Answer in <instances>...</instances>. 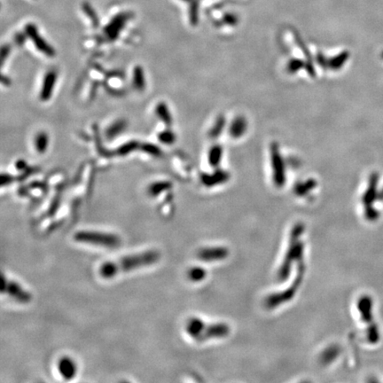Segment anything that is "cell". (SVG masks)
I'll return each mask as SVG.
<instances>
[{
  "instance_id": "6da1fadb",
  "label": "cell",
  "mask_w": 383,
  "mask_h": 383,
  "mask_svg": "<svg viewBox=\"0 0 383 383\" xmlns=\"http://www.w3.org/2000/svg\"><path fill=\"white\" fill-rule=\"evenodd\" d=\"M161 259L158 250L143 251L133 255H126L115 261H108L98 268V274L105 280H111L116 276L131 272L140 268L153 266Z\"/></svg>"
},
{
  "instance_id": "7a4b0ae2",
  "label": "cell",
  "mask_w": 383,
  "mask_h": 383,
  "mask_svg": "<svg viewBox=\"0 0 383 383\" xmlns=\"http://www.w3.org/2000/svg\"><path fill=\"white\" fill-rule=\"evenodd\" d=\"M73 238L77 242L82 244L102 247L106 249H116L122 243L119 236L105 231L81 230L76 231Z\"/></svg>"
},
{
  "instance_id": "3957f363",
  "label": "cell",
  "mask_w": 383,
  "mask_h": 383,
  "mask_svg": "<svg viewBox=\"0 0 383 383\" xmlns=\"http://www.w3.org/2000/svg\"><path fill=\"white\" fill-rule=\"evenodd\" d=\"M187 332L198 342L226 335L228 328L222 325H208L199 319H191L187 323Z\"/></svg>"
},
{
  "instance_id": "277c9868",
  "label": "cell",
  "mask_w": 383,
  "mask_h": 383,
  "mask_svg": "<svg viewBox=\"0 0 383 383\" xmlns=\"http://www.w3.org/2000/svg\"><path fill=\"white\" fill-rule=\"evenodd\" d=\"M2 293L5 294L20 304H29L32 300V295L29 291L23 288L15 280H9L2 276Z\"/></svg>"
},
{
  "instance_id": "5b68a950",
  "label": "cell",
  "mask_w": 383,
  "mask_h": 383,
  "mask_svg": "<svg viewBox=\"0 0 383 383\" xmlns=\"http://www.w3.org/2000/svg\"><path fill=\"white\" fill-rule=\"evenodd\" d=\"M25 34L31 40V42L33 43L35 47L38 49V52L42 53L49 58L55 56L56 53H55L54 47L51 44H48V42L44 39V38L41 37L37 26H35L32 23L26 25Z\"/></svg>"
},
{
  "instance_id": "8992f818",
  "label": "cell",
  "mask_w": 383,
  "mask_h": 383,
  "mask_svg": "<svg viewBox=\"0 0 383 383\" xmlns=\"http://www.w3.org/2000/svg\"><path fill=\"white\" fill-rule=\"evenodd\" d=\"M130 17L131 15L127 13L119 14L115 17H114L111 21L104 28V34L108 39L111 41L117 39L120 32L123 30Z\"/></svg>"
},
{
  "instance_id": "52a82bcc",
  "label": "cell",
  "mask_w": 383,
  "mask_h": 383,
  "mask_svg": "<svg viewBox=\"0 0 383 383\" xmlns=\"http://www.w3.org/2000/svg\"><path fill=\"white\" fill-rule=\"evenodd\" d=\"M57 73L55 70H49L44 75L42 87L40 90L39 97L42 101H48L54 94L55 84L57 82Z\"/></svg>"
},
{
  "instance_id": "ba28073f",
  "label": "cell",
  "mask_w": 383,
  "mask_h": 383,
  "mask_svg": "<svg viewBox=\"0 0 383 383\" xmlns=\"http://www.w3.org/2000/svg\"><path fill=\"white\" fill-rule=\"evenodd\" d=\"M358 309L364 322L368 324L369 326L376 324L373 322V300L370 296L364 295L359 299L358 303Z\"/></svg>"
},
{
  "instance_id": "9c48e42d",
  "label": "cell",
  "mask_w": 383,
  "mask_h": 383,
  "mask_svg": "<svg viewBox=\"0 0 383 383\" xmlns=\"http://www.w3.org/2000/svg\"><path fill=\"white\" fill-rule=\"evenodd\" d=\"M58 370L61 377L67 381L74 378L77 372V364L75 363L74 360L69 357H64L62 359H59Z\"/></svg>"
},
{
  "instance_id": "30bf717a",
  "label": "cell",
  "mask_w": 383,
  "mask_h": 383,
  "mask_svg": "<svg viewBox=\"0 0 383 383\" xmlns=\"http://www.w3.org/2000/svg\"><path fill=\"white\" fill-rule=\"evenodd\" d=\"M227 251L224 249H205L198 253V257L203 261L219 260L226 256Z\"/></svg>"
},
{
  "instance_id": "8fae6325",
  "label": "cell",
  "mask_w": 383,
  "mask_h": 383,
  "mask_svg": "<svg viewBox=\"0 0 383 383\" xmlns=\"http://www.w3.org/2000/svg\"><path fill=\"white\" fill-rule=\"evenodd\" d=\"M127 125V122L125 120H123V119L116 120L112 124H110L107 129L106 138L108 139H113V138H116L126 130Z\"/></svg>"
},
{
  "instance_id": "7c38bea8",
  "label": "cell",
  "mask_w": 383,
  "mask_h": 383,
  "mask_svg": "<svg viewBox=\"0 0 383 383\" xmlns=\"http://www.w3.org/2000/svg\"><path fill=\"white\" fill-rule=\"evenodd\" d=\"M133 84L134 88L139 92H143L146 89V86H147L146 77H145L144 69L141 66L138 65V66L134 67V69H133Z\"/></svg>"
},
{
  "instance_id": "4fadbf2b",
  "label": "cell",
  "mask_w": 383,
  "mask_h": 383,
  "mask_svg": "<svg viewBox=\"0 0 383 383\" xmlns=\"http://www.w3.org/2000/svg\"><path fill=\"white\" fill-rule=\"evenodd\" d=\"M155 115L157 117L167 126H171L172 124V114L169 110L167 105L164 102H160L155 107Z\"/></svg>"
},
{
  "instance_id": "5bb4252c",
  "label": "cell",
  "mask_w": 383,
  "mask_h": 383,
  "mask_svg": "<svg viewBox=\"0 0 383 383\" xmlns=\"http://www.w3.org/2000/svg\"><path fill=\"white\" fill-rule=\"evenodd\" d=\"M35 149L38 153H44L49 146V137L47 133L40 132L36 135L34 139Z\"/></svg>"
},
{
  "instance_id": "9a60e30c",
  "label": "cell",
  "mask_w": 383,
  "mask_h": 383,
  "mask_svg": "<svg viewBox=\"0 0 383 383\" xmlns=\"http://www.w3.org/2000/svg\"><path fill=\"white\" fill-rule=\"evenodd\" d=\"M172 187V184L168 181L154 182L148 187V193L151 196H157L163 192L167 191Z\"/></svg>"
},
{
  "instance_id": "2e32d148",
  "label": "cell",
  "mask_w": 383,
  "mask_h": 383,
  "mask_svg": "<svg viewBox=\"0 0 383 383\" xmlns=\"http://www.w3.org/2000/svg\"><path fill=\"white\" fill-rule=\"evenodd\" d=\"M140 148L143 152L148 153L153 157H161L162 155V150L156 145L151 143H144L140 145Z\"/></svg>"
},
{
  "instance_id": "e0dca14e",
  "label": "cell",
  "mask_w": 383,
  "mask_h": 383,
  "mask_svg": "<svg viewBox=\"0 0 383 383\" xmlns=\"http://www.w3.org/2000/svg\"><path fill=\"white\" fill-rule=\"evenodd\" d=\"M139 148H140V145L137 141H130V142L123 144V146H121L120 148H118L117 153L119 155L124 156V155H127L129 153L133 152L134 150H137Z\"/></svg>"
},
{
  "instance_id": "ac0fdd59",
  "label": "cell",
  "mask_w": 383,
  "mask_h": 383,
  "mask_svg": "<svg viewBox=\"0 0 383 383\" xmlns=\"http://www.w3.org/2000/svg\"><path fill=\"white\" fill-rule=\"evenodd\" d=\"M158 140L164 145H172L176 140V136L174 133L170 130L162 131L158 134Z\"/></svg>"
},
{
  "instance_id": "d6986e66",
  "label": "cell",
  "mask_w": 383,
  "mask_h": 383,
  "mask_svg": "<svg viewBox=\"0 0 383 383\" xmlns=\"http://www.w3.org/2000/svg\"><path fill=\"white\" fill-rule=\"evenodd\" d=\"M205 275H206L205 270L200 267H193L188 271V278L192 281H195V282L203 280L205 278Z\"/></svg>"
},
{
  "instance_id": "ffe728a7",
  "label": "cell",
  "mask_w": 383,
  "mask_h": 383,
  "mask_svg": "<svg viewBox=\"0 0 383 383\" xmlns=\"http://www.w3.org/2000/svg\"><path fill=\"white\" fill-rule=\"evenodd\" d=\"M83 9L88 15L89 18L92 20V22L94 23V26L97 27L98 25V18L97 15H96V13L94 12V9L88 4H84L83 5Z\"/></svg>"
},
{
  "instance_id": "44dd1931",
  "label": "cell",
  "mask_w": 383,
  "mask_h": 383,
  "mask_svg": "<svg viewBox=\"0 0 383 383\" xmlns=\"http://www.w3.org/2000/svg\"><path fill=\"white\" fill-rule=\"evenodd\" d=\"M10 46L7 44H4L1 48V54H0V57H1V63L2 65L5 62V59L8 57V55L10 54Z\"/></svg>"
},
{
  "instance_id": "7402d4cb",
  "label": "cell",
  "mask_w": 383,
  "mask_h": 383,
  "mask_svg": "<svg viewBox=\"0 0 383 383\" xmlns=\"http://www.w3.org/2000/svg\"><path fill=\"white\" fill-rule=\"evenodd\" d=\"M13 177L9 175V174H2L1 176V185L2 186H5L6 184H10L11 182L13 181Z\"/></svg>"
},
{
  "instance_id": "603a6c76",
  "label": "cell",
  "mask_w": 383,
  "mask_h": 383,
  "mask_svg": "<svg viewBox=\"0 0 383 383\" xmlns=\"http://www.w3.org/2000/svg\"><path fill=\"white\" fill-rule=\"evenodd\" d=\"M219 155V149L218 148H215L214 150H212L211 153V164H216V160L218 159Z\"/></svg>"
},
{
  "instance_id": "cb8c5ba5",
  "label": "cell",
  "mask_w": 383,
  "mask_h": 383,
  "mask_svg": "<svg viewBox=\"0 0 383 383\" xmlns=\"http://www.w3.org/2000/svg\"><path fill=\"white\" fill-rule=\"evenodd\" d=\"M15 168L19 171H23L27 168V162H25L24 160L20 159L15 162Z\"/></svg>"
}]
</instances>
